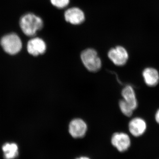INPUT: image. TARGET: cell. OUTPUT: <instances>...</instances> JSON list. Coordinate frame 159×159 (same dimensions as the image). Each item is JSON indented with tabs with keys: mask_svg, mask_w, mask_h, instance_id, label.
Masks as SVG:
<instances>
[{
	"mask_svg": "<svg viewBox=\"0 0 159 159\" xmlns=\"http://www.w3.org/2000/svg\"><path fill=\"white\" fill-rule=\"evenodd\" d=\"M20 25L23 33L30 37L34 36L43 29V21L41 18L32 13L24 15L20 20Z\"/></svg>",
	"mask_w": 159,
	"mask_h": 159,
	"instance_id": "1",
	"label": "cell"
},
{
	"mask_svg": "<svg viewBox=\"0 0 159 159\" xmlns=\"http://www.w3.org/2000/svg\"><path fill=\"white\" fill-rule=\"evenodd\" d=\"M80 58L83 64L90 72L96 73L101 68L102 61L95 49L90 48L84 50L80 54Z\"/></svg>",
	"mask_w": 159,
	"mask_h": 159,
	"instance_id": "2",
	"label": "cell"
},
{
	"mask_svg": "<svg viewBox=\"0 0 159 159\" xmlns=\"http://www.w3.org/2000/svg\"><path fill=\"white\" fill-rule=\"evenodd\" d=\"M1 44L6 53L11 55L19 52L22 47L20 39L15 33L7 34L2 38Z\"/></svg>",
	"mask_w": 159,
	"mask_h": 159,
	"instance_id": "3",
	"label": "cell"
},
{
	"mask_svg": "<svg viewBox=\"0 0 159 159\" xmlns=\"http://www.w3.org/2000/svg\"><path fill=\"white\" fill-rule=\"evenodd\" d=\"M107 56L113 63L118 66L125 65L129 59L128 52L122 46H117L111 49L107 53Z\"/></svg>",
	"mask_w": 159,
	"mask_h": 159,
	"instance_id": "4",
	"label": "cell"
},
{
	"mask_svg": "<svg viewBox=\"0 0 159 159\" xmlns=\"http://www.w3.org/2000/svg\"><path fill=\"white\" fill-rule=\"evenodd\" d=\"M87 129V123L80 118L72 119L69 123V133L74 139L83 138L85 135Z\"/></svg>",
	"mask_w": 159,
	"mask_h": 159,
	"instance_id": "5",
	"label": "cell"
},
{
	"mask_svg": "<svg viewBox=\"0 0 159 159\" xmlns=\"http://www.w3.org/2000/svg\"><path fill=\"white\" fill-rule=\"evenodd\" d=\"M64 18L67 22L77 25L84 21L85 15L82 9L78 7H73L66 10L64 13Z\"/></svg>",
	"mask_w": 159,
	"mask_h": 159,
	"instance_id": "6",
	"label": "cell"
},
{
	"mask_svg": "<svg viewBox=\"0 0 159 159\" xmlns=\"http://www.w3.org/2000/svg\"><path fill=\"white\" fill-rule=\"evenodd\" d=\"M111 142L120 152L126 151L131 145L130 137L127 134L123 132L114 133L111 137Z\"/></svg>",
	"mask_w": 159,
	"mask_h": 159,
	"instance_id": "7",
	"label": "cell"
},
{
	"mask_svg": "<svg viewBox=\"0 0 159 159\" xmlns=\"http://www.w3.org/2000/svg\"><path fill=\"white\" fill-rule=\"evenodd\" d=\"M27 48L29 54L38 56L45 53L47 50V43L43 39L34 37L28 42Z\"/></svg>",
	"mask_w": 159,
	"mask_h": 159,
	"instance_id": "8",
	"label": "cell"
},
{
	"mask_svg": "<svg viewBox=\"0 0 159 159\" xmlns=\"http://www.w3.org/2000/svg\"><path fill=\"white\" fill-rule=\"evenodd\" d=\"M147 127L146 121L140 117H135L132 119L128 124L129 132L135 137L141 136L144 134Z\"/></svg>",
	"mask_w": 159,
	"mask_h": 159,
	"instance_id": "9",
	"label": "cell"
},
{
	"mask_svg": "<svg viewBox=\"0 0 159 159\" xmlns=\"http://www.w3.org/2000/svg\"><path fill=\"white\" fill-rule=\"evenodd\" d=\"M142 77L145 84L149 87H155L159 82V73L157 70L152 67H147L143 70Z\"/></svg>",
	"mask_w": 159,
	"mask_h": 159,
	"instance_id": "10",
	"label": "cell"
},
{
	"mask_svg": "<svg viewBox=\"0 0 159 159\" xmlns=\"http://www.w3.org/2000/svg\"><path fill=\"white\" fill-rule=\"evenodd\" d=\"M121 94L123 99L130 106L134 111L138 107V101L134 88L130 85L125 86L122 89Z\"/></svg>",
	"mask_w": 159,
	"mask_h": 159,
	"instance_id": "11",
	"label": "cell"
},
{
	"mask_svg": "<svg viewBox=\"0 0 159 159\" xmlns=\"http://www.w3.org/2000/svg\"><path fill=\"white\" fill-rule=\"evenodd\" d=\"M2 150L5 159H14L18 156V147L15 143H6Z\"/></svg>",
	"mask_w": 159,
	"mask_h": 159,
	"instance_id": "12",
	"label": "cell"
},
{
	"mask_svg": "<svg viewBox=\"0 0 159 159\" xmlns=\"http://www.w3.org/2000/svg\"><path fill=\"white\" fill-rule=\"evenodd\" d=\"M119 107L121 112L125 116L130 117L133 114L134 111L124 99H121L119 101Z\"/></svg>",
	"mask_w": 159,
	"mask_h": 159,
	"instance_id": "13",
	"label": "cell"
},
{
	"mask_svg": "<svg viewBox=\"0 0 159 159\" xmlns=\"http://www.w3.org/2000/svg\"><path fill=\"white\" fill-rule=\"evenodd\" d=\"M51 4L57 9H63L67 7L70 0H50Z\"/></svg>",
	"mask_w": 159,
	"mask_h": 159,
	"instance_id": "14",
	"label": "cell"
},
{
	"mask_svg": "<svg viewBox=\"0 0 159 159\" xmlns=\"http://www.w3.org/2000/svg\"><path fill=\"white\" fill-rule=\"evenodd\" d=\"M155 119L157 123L159 124V109L156 113Z\"/></svg>",
	"mask_w": 159,
	"mask_h": 159,
	"instance_id": "15",
	"label": "cell"
},
{
	"mask_svg": "<svg viewBox=\"0 0 159 159\" xmlns=\"http://www.w3.org/2000/svg\"><path fill=\"white\" fill-rule=\"evenodd\" d=\"M76 159H90L89 158L87 157H80L78 158H77Z\"/></svg>",
	"mask_w": 159,
	"mask_h": 159,
	"instance_id": "16",
	"label": "cell"
}]
</instances>
